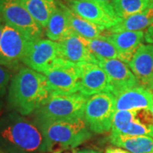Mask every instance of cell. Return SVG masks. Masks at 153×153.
<instances>
[{"label": "cell", "mask_w": 153, "mask_h": 153, "mask_svg": "<svg viewBox=\"0 0 153 153\" xmlns=\"http://www.w3.org/2000/svg\"><path fill=\"white\" fill-rule=\"evenodd\" d=\"M0 148L6 153H48L38 124L18 112L0 118Z\"/></svg>", "instance_id": "obj_1"}, {"label": "cell", "mask_w": 153, "mask_h": 153, "mask_svg": "<svg viewBox=\"0 0 153 153\" xmlns=\"http://www.w3.org/2000/svg\"><path fill=\"white\" fill-rule=\"evenodd\" d=\"M49 95L44 74L29 67H23L11 80L9 103L19 114L26 116L35 112Z\"/></svg>", "instance_id": "obj_2"}, {"label": "cell", "mask_w": 153, "mask_h": 153, "mask_svg": "<svg viewBox=\"0 0 153 153\" xmlns=\"http://www.w3.org/2000/svg\"><path fill=\"white\" fill-rule=\"evenodd\" d=\"M44 135L48 153L74 149L92 137L83 117L38 124Z\"/></svg>", "instance_id": "obj_3"}, {"label": "cell", "mask_w": 153, "mask_h": 153, "mask_svg": "<svg viewBox=\"0 0 153 153\" xmlns=\"http://www.w3.org/2000/svg\"><path fill=\"white\" fill-rule=\"evenodd\" d=\"M87 99L79 92L69 94H49L34 112V122L37 124H42L83 117Z\"/></svg>", "instance_id": "obj_4"}, {"label": "cell", "mask_w": 153, "mask_h": 153, "mask_svg": "<svg viewBox=\"0 0 153 153\" xmlns=\"http://www.w3.org/2000/svg\"><path fill=\"white\" fill-rule=\"evenodd\" d=\"M116 112V98L110 92L99 93L88 97L83 118L90 131L105 134L111 129Z\"/></svg>", "instance_id": "obj_5"}, {"label": "cell", "mask_w": 153, "mask_h": 153, "mask_svg": "<svg viewBox=\"0 0 153 153\" xmlns=\"http://www.w3.org/2000/svg\"><path fill=\"white\" fill-rule=\"evenodd\" d=\"M49 94L77 93L80 85V70L77 64L59 58L44 73Z\"/></svg>", "instance_id": "obj_6"}, {"label": "cell", "mask_w": 153, "mask_h": 153, "mask_svg": "<svg viewBox=\"0 0 153 153\" xmlns=\"http://www.w3.org/2000/svg\"><path fill=\"white\" fill-rule=\"evenodd\" d=\"M0 21L19 30L31 41L43 37L44 29L34 21L21 0H0Z\"/></svg>", "instance_id": "obj_7"}, {"label": "cell", "mask_w": 153, "mask_h": 153, "mask_svg": "<svg viewBox=\"0 0 153 153\" xmlns=\"http://www.w3.org/2000/svg\"><path fill=\"white\" fill-rule=\"evenodd\" d=\"M111 134L153 137V115L152 111L150 110L116 111Z\"/></svg>", "instance_id": "obj_8"}, {"label": "cell", "mask_w": 153, "mask_h": 153, "mask_svg": "<svg viewBox=\"0 0 153 153\" xmlns=\"http://www.w3.org/2000/svg\"><path fill=\"white\" fill-rule=\"evenodd\" d=\"M69 6L76 15L104 30H109L122 21L115 14L111 3L95 0H72L70 1Z\"/></svg>", "instance_id": "obj_9"}, {"label": "cell", "mask_w": 153, "mask_h": 153, "mask_svg": "<svg viewBox=\"0 0 153 153\" xmlns=\"http://www.w3.org/2000/svg\"><path fill=\"white\" fill-rule=\"evenodd\" d=\"M31 40L22 32L9 25H4L0 38V65L8 68L22 62Z\"/></svg>", "instance_id": "obj_10"}, {"label": "cell", "mask_w": 153, "mask_h": 153, "mask_svg": "<svg viewBox=\"0 0 153 153\" xmlns=\"http://www.w3.org/2000/svg\"><path fill=\"white\" fill-rule=\"evenodd\" d=\"M59 58V44L49 39L39 38L29 42L22 62L29 68L44 74Z\"/></svg>", "instance_id": "obj_11"}, {"label": "cell", "mask_w": 153, "mask_h": 153, "mask_svg": "<svg viewBox=\"0 0 153 153\" xmlns=\"http://www.w3.org/2000/svg\"><path fill=\"white\" fill-rule=\"evenodd\" d=\"M97 65L106 73L111 93L115 96L125 90L140 85L129 67L122 60L118 59H99Z\"/></svg>", "instance_id": "obj_12"}, {"label": "cell", "mask_w": 153, "mask_h": 153, "mask_svg": "<svg viewBox=\"0 0 153 153\" xmlns=\"http://www.w3.org/2000/svg\"><path fill=\"white\" fill-rule=\"evenodd\" d=\"M80 70L79 93L86 97L99 93L110 92L109 80L106 73L94 63H78Z\"/></svg>", "instance_id": "obj_13"}, {"label": "cell", "mask_w": 153, "mask_h": 153, "mask_svg": "<svg viewBox=\"0 0 153 153\" xmlns=\"http://www.w3.org/2000/svg\"><path fill=\"white\" fill-rule=\"evenodd\" d=\"M87 40L72 31L69 35L58 43L60 57L76 64H97L98 60L88 48Z\"/></svg>", "instance_id": "obj_14"}, {"label": "cell", "mask_w": 153, "mask_h": 153, "mask_svg": "<svg viewBox=\"0 0 153 153\" xmlns=\"http://www.w3.org/2000/svg\"><path fill=\"white\" fill-rule=\"evenodd\" d=\"M140 84L153 90V45L141 44L128 63Z\"/></svg>", "instance_id": "obj_15"}, {"label": "cell", "mask_w": 153, "mask_h": 153, "mask_svg": "<svg viewBox=\"0 0 153 153\" xmlns=\"http://www.w3.org/2000/svg\"><path fill=\"white\" fill-rule=\"evenodd\" d=\"M116 111H139L152 109L153 93L141 85L125 90L115 96Z\"/></svg>", "instance_id": "obj_16"}, {"label": "cell", "mask_w": 153, "mask_h": 153, "mask_svg": "<svg viewBox=\"0 0 153 153\" xmlns=\"http://www.w3.org/2000/svg\"><path fill=\"white\" fill-rule=\"evenodd\" d=\"M119 53V60L129 63L138 48L142 44L145 33L143 31H124L103 34Z\"/></svg>", "instance_id": "obj_17"}, {"label": "cell", "mask_w": 153, "mask_h": 153, "mask_svg": "<svg viewBox=\"0 0 153 153\" xmlns=\"http://www.w3.org/2000/svg\"><path fill=\"white\" fill-rule=\"evenodd\" d=\"M109 140L115 146L125 149L130 153H150L153 152V137L111 134Z\"/></svg>", "instance_id": "obj_18"}, {"label": "cell", "mask_w": 153, "mask_h": 153, "mask_svg": "<svg viewBox=\"0 0 153 153\" xmlns=\"http://www.w3.org/2000/svg\"><path fill=\"white\" fill-rule=\"evenodd\" d=\"M45 34L52 41H61L72 32L70 27L66 12L60 2L57 1V7L49 17L46 26Z\"/></svg>", "instance_id": "obj_19"}, {"label": "cell", "mask_w": 153, "mask_h": 153, "mask_svg": "<svg viewBox=\"0 0 153 153\" xmlns=\"http://www.w3.org/2000/svg\"><path fill=\"white\" fill-rule=\"evenodd\" d=\"M60 4L66 12L70 27L77 35L86 39L100 38L103 35L102 32L105 31L103 28L76 15L73 11H71L63 4L60 3Z\"/></svg>", "instance_id": "obj_20"}, {"label": "cell", "mask_w": 153, "mask_h": 153, "mask_svg": "<svg viewBox=\"0 0 153 153\" xmlns=\"http://www.w3.org/2000/svg\"><path fill=\"white\" fill-rule=\"evenodd\" d=\"M21 2L43 29L46 27L49 17L57 7L56 0H21Z\"/></svg>", "instance_id": "obj_21"}, {"label": "cell", "mask_w": 153, "mask_h": 153, "mask_svg": "<svg viewBox=\"0 0 153 153\" xmlns=\"http://www.w3.org/2000/svg\"><path fill=\"white\" fill-rule=\"evenodd\" d=\"M153 23V7L143 12L123 19L114 27L110 28L109 33H119L124 31H143Z\"/></svg>", "instance_id": "obj_22"}, {"label": "cell", "mask_w": 153, "mask_h": 153, "mask_svg": "<svg viewBox=\"0 0 153 153\" xmlns=\"http://www.w3.org/2000/svg\"><path fill=\"white\" fill-rule=\"evenodd\" d=\"M115 14L121 20L153 7L152 0H113L111 2Z\"/></svg>", "instance_id": "obj_23"}, {"label": "cell", "mask_w": 153, "mask_h": 153, "mask_svg": "<svg viewBox=\"0 0 153 153\" xmlns=\"http://www.w3.org/2000/svg\"><path fill=\"white\" fill-rule=\"evenodd\" d=\"M88 46L97 60L99 59H118L119 53L113 44L102 35L93 39H88Z\"/></svg>", "instance_id": "obj_24"}, {"label": "cell", "mask_w": 153, "mask_h": 153, "mask_svg": "<svg viewBox=\"0 0 153 153\" xmlns=\"http://www.w3.org/2000/svg\"><path fill=\"white\" fill-rule=\"evenodd\" d=\"M10 78V71L8 68L0 65V97L5 93L6 87Z\"/></svg>", "instance_id": "obj_25"}, {"label": "cell", "mask_w": 153, "mask_h": 153, "mask_svg": "<svg viewBox=\"0 0 153 153\" xmlns=\"http://www.w3.org/2000/svg\"><path fill=\"white\" fill-rule=\"evenodd\" d=\"M144 40L148 44H152L153 45V23L146 28L145 35H144Z\"/></svg>", "instance_id": "obj_26"}, {"label": "cell", "mask_w": 153, "mask_h": 153, "mask_svg": "<svg viewBox=\"0 0 153 153\" xmlns=\"http://www.w3.org/2000/svg\"><path fill=\"white\" fill-rule=\"evenodd\" d=\"M105 153H130L128 152L125 149H123L120 147H113V146H109L105 149Z\"/></svg>", "instance_id": "obj_27"}, {"label": "cell", "mask_w": 153, "mask_h": 153, "mask_svg": "<svg viewBox=\"0 0 153 153\" xmlns=\"http://www.w3.org/2000/svg\"><path fill=\"white\" fill-rule=\"evenodd\" d=\"M77 153H100V152H97L95 150H91V149H82L78 151Z\"/></svg>", "instance_id": "obj_28"}, {"label": "cell", "mask_w": 153, "mask_h": 153, "mask_svg": "<svg viewBox=\"0 0 153 153\" xmlns=\"http://www.w3.org/2000/svg\"><path fill=\"white\" fill-rule=\"evenodd\" d=\"M4 23L3 22L0 21V38H1V35H2V32H3V28H4Z\"/></svg>", "instance_id": "obj_29"}, {"label": "cell", "mask_w": 153, "mask_h": 153, "mask_svg": "<svg viewBox=\"0 0 153 153\" xmlns=\"http://www.w3.org/2000/svg\"><path fill=\"white\" fill-rule=\"evenodd\" d=\"M95 1H99V2H103V3H111L113 0H95Z\"/></svg>", "instance_id": "obj_30"}, {"label": "cell", "mask_w": 153, "mask_h": 153, "mask_svg": "<svg viewBox=\"0 0 153 153\" xmlns=\"http://www.w3.org/2000/svg\"><path fill=\"white\" fill-rule=\"evenodd\" d=\"M151 111H152V113L153 115V103H152V109H151Z\"/></svg>", "instance_id": "obj_31"}, {"label": "cell", "mask_w": 153, "mask_h": 153, "mask_svg": "<svg viewBox=\"0 0 153 153\" xmlns=\"http://www.w3.org/2000/svg\"><path fill=\"white\" fill-rule=\"evenodd\" d=\"M66 153H76V152L74 151V152H66Z\"/></svg>", "instance_id": "obj_32"}, {"label": "cell", "mask_w": 153, "mask_h": 153, "mask_svg": "<svg viewBox=\"0 0 153 153\" xmlns=\"http://www.w3.org/2000/svg\"><path fill=\"white\" fill-rule=\"evenodd\" d=\"M69 1H72V0H69Z\"/></svg>", "instance_id": "obj_33"}, {"label": "cell", "mask_w": 153, "mask_h": 153, "mask_svg": "<svg viewBox=\"0 0 153 153\" xmlns=\"http://www.w3.org/2000/svg\"><path fill=\"white\" fill-rule=\"evenodd\" d=\"M150 153H153V152H150Z\"/></svg>", "instance_id": "obj_34"}, {"label": "cell", "mask_w": 153, "mask_h": 153, "mask_svg": "<svg viewBox=\"0 0 153 153\" xmlns=\"http://www.w3.org/2000/svg\"><path fill=\"white\" fill-rule=\"evenodd\" d=\"M152 1H153V0H152Z\"/></svg>", "instance_id": "obj_35"}, {"label": "cell", "mask_w": 153, "mask_h": 153, "mask_svg": "<svg viewBox=\"0 0 153 153\" xmlns=\"http://www.w3.org/2000/svg\"><path fill=\"white\" fill-rule=\"evenodd\" d=\"M0 153H1V152H0Z\"/></svg>", "instance_id": "obj_36"}]
</instances>
